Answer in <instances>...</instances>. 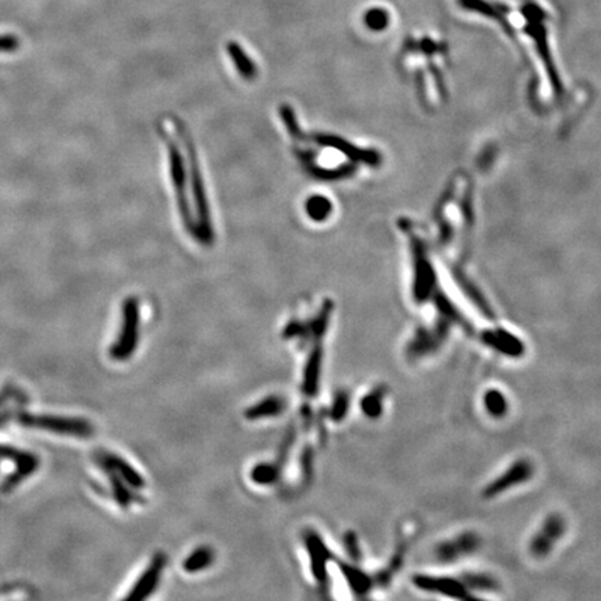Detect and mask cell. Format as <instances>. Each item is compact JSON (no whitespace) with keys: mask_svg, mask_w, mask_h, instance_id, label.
Returning a JSON list of instances; mask_svg holds the SVG:
<instances>
[{"mask_svg":"<svg viewBox=\"0 0 601 601\" xmlns=\"http://www.w3.org/2000/svg\"><path fill=\"white\" fill-rule=\"evenodd\" d=\"M159 133L166 148L170 186L181 225L196 242L210 245L214 240L213 220L192 138L180 118L173 116L160 120Z\"/></svg>","mask_w":601,"mask_h":601,"instance_id":"obj_1","label":"cell"},{"mask_svg":"<svg viewBox=\"0 0 601 601\" xmlns=\"http://www.w3.org/2000/svg\"><path fill=\"white\" fill-rule=\"evenodd\" d=\"M280 116L298 163L316 180L329 181L347 177L355 164L370 160L369 152L359 151L342 138L322 133H307L298 124L291 106L283 105Z\"/></svg>","mask_w":601,"mask_h":601,"instance_id":"obj_2","label":"cell"},{"mask_svg":"<svg viewBox=\"0 0 601 601\" xmlns=\"http://www.w3.org/2000/svg\"><path fill=\"white\" fill-rule=\"evenodd\" d=\"M140 341V304L137 298L125 299L123 307L121 330L110 350V355L116 361H125L130 358Z\"/></svg>","mask_w":601,"mask_h":601,"instance_id":"obj_3","label":"cell"},{"mask_svg":"<svg viewBox=\"0 0 601 601\" xmlns=\"http://www.w3.org/2000/svg\"><path fill=\"white\" fill-rule=\"evenodd\" d=\"M20 424L27 427L44 429L48 432L77 436V437H90L92 435V426L82 419L59 418V416H40V415H21L18 418Z\"/></svg>","mask_w":601,"mask_h":601,"instance_id":"obj_4","label":"cell"},{"mask_svg":"<svg viewBox=\"0 0 601 601\" xmlns=\"http://www.w3.org/2000/svg\"><path fill=\"white\" fill-rule=\"evenodd\" d=\"M413 583L422 591L437 593L452 598H476L470 589L468 574L461 576H437V575H416Z\"/></svg>","mask_w":601,"mask_h":601,"instance_id":"obj_5","label":"cell"},{"mask_svg":"<svg viewBox=\"0 0 601 601\" xmlns=\"http://www.w3.org/2000/svg\"><path fill=\"white\" fill-rule=\"evenodd\" d=\"M533 475H535V466L529 459L526 458L517 459L513 463H511L502 474L496 476L494 481H491L483 489V496L486 498H496L509 491V489H513L529 482L533 478Z\"/></svg>","mask_w":601,"mask_h":601,"instance_id":"obj_6","label":"cell"},{"mask_svg":"<svg viewBox=\"0 0 601 601\" xmlns=\"http://www.w3.org/2000/svg\"><path fill=\"white\" fill-rule=\"evenodd\" d=\"M567 532V522L560 513H552L544 520L539 530L529 541V551L535 558L547 557L560 543Z\"/></svg>","mask_w":601,"mask_h":601,"instance_id":"obj_7","label":"cell"},{"mask_svg":"<svg viewBox=\"0 0 601 601\" xmlns=\"http://www.w3.org/2000/svg\"><path fill=\"white\" fill-rule=\"evenodd\" d=\"M481 547V537L475 532H463L442 541L436 548V558L440 563L450 564L474 554Z\"/></svg>","mask_w":601,"mask_h":601,"instance_id":"obj_8","label":"cell"},{"mask_svg":"<svg viewBox=\"0 0 601 601\" xmlns=\"http://www.w3.org/2000/svg\"><path fill=\"white\" fill-rule=\"evenodd\" d=\"M164 564H166V557L163 554L155 555L148 570L141 575V578L134 585L130 594L127 596V600H142L146 598L149 594H152L160 580Z\"/></svg>","mask_w":601,"mask_h":601,"instance_id":"obj_9","label":"cell"},{"mask_svg":"<svg viewBox=\"0 0 601 601\" xmlns=\"http://www.w3.org/2000/svg\"><path fill=\"white\" fill-rule=\"evenodd\" d=\"M482 341L491 350L512 358L522 355L525 350L520 338L504 330H489L482 335Z\"/></svg>","mask_w":601,"mask_h":601,"instance_id":"obj_10","label":"cell"},{"mask_svg":"<svg viewBox=\"0 0 601 601\" xmlns=\"http://www.w3.org/2000/svg\"><path fill=\"white\" fill-rule=\"evenodd\" d=\"M307 548L311 555L312 571L315 578L319 582H326V576H327L326 565L327 561L330 560V552L327 547L316 533H309L307 536Z\"/></svg>","mask_w":601,"mask_h":601,"instance_id":"obj_11","label":"cell"},{"mask_svg":"<svg viewBox=\"0 0 601 601\" xmlns=\"http://www.w3.org/2000/svg\"><path fill=\"white\" fill-rule=\"evenodd\" d=\"M105 465L106 468H109L110 470H113L114 474L127 485H130L134 489H142L144 487V479L142 476L138 474V472L128 465L125 461L120 459L116 455H106L105 458Z\"/></svg>","mask_w":601,"mask_h":601,"instance_id":"obj_12","label":"cell"},{"mask_svg":"<svg viewBox=\"0 0 601 601\" xmlns=\"http://www.w3.org/2000/svg\"><path fill=\"white\" fill-rule=\"evenodd\" d=\"M320 368H322V351L320 348H316L311 354L304 373V393L309 397H314L318 393L319 379L322 372Z\"/></svg>","mask_w":601,"mask_h":601,"instance_id":"obj_13","label":"cell"},{"mask_svg":"<svg viewBox=\"0 0 601 601\" xmlns=\"http://www.w3.org/2000/svg\"><path fill=\"white\" fill-rule=\"evenodd\" d=\"M284 407H285L284 400L273 396V397H268V398L262 400L261 402H257L253 407H251L246 411L245 416L249 420H256V419H262V418H272V416H276V415L281 413Z\"/></svg>","mask_w":601,"mask_h":601,"instance_id":"obj_14","label":"cell"},{"mask_svg":"<svg viewBox=\"0 0 601 601\" xmlns=\"http://www.w3.org/2000/svg\"><path fill=\"white\" fill-rule=\"evenodd\" d=\"M341 570H342V574L346 575V578H347V580H348V583L355 594L365 596L370 591V589L373 586V579H370L365 572L359 571L358 568L350 567L347 564H341Z\"/></svg>","mask_w":601,"mask_h":601,"instance_id":"obj_15","label":"cell"},{"mask_svg":"<svg viewBox=\"0 0 601 601\" xmlns=\"http://www.w3.org/2000/svg\"><path fill=\"white\" fill-rule=\"evenodd\" d=\"M229 55L233 60V63L235 64L237 71L240 73L241 77H244V79H253L256 75V67L253 64V62L249 59V56L244 52V49H241V47L238 44H230L229 45Z\"/></svg>","mask_w":601,"mask_h":601,"instance_id":"obj_16","label":"cell"},{"mask_svg":"<svg viewBox=\"0 0 601 601\" xmlns=\"http://www.w3.org/2000/svg\"><path fill=\"white\" fill-rule=\"evenodd\" d=\"M213 560H214V554L212 548L199 547L191 555H188V558L184 561V570L186 572L195 574L206 570L213 563Z\"/></svg>","mask_w":601,"mask_h":601,"instance_id":"obj_17","label":"cell"},{"mask_svg":"<svg viewBox=\"0 0 601 601\" xmlns=\"http://www.w3.org/2000/svg\"><path fill=\"white\" fill-rule=\"evenodd\" d=\"M483 404H485L487 413L493 418H497V419L504 418L507 415L508 407H509L508 400L504 396V393L497 390V389H491L485 394Z\"/></svg>","mask_w":601,"mask_h":601,"instance_id":"obj_18","label":"cell"},{"mask_svg":"<svg viewBox=\"0 0 601 601\" xmlns=\"http://www.w3.org/2000/svg\"><path fill=\"white\" fill-rule=\"evenodd\" d=\"M331 207H333L331 202L326 196H322V195L311 196L305 205L307 214L311 220H315V222L326 220L330 216Z\"/></svg>","mask_w":601,"mask_h":601,"instance_id":"obj_19","label":"cell"},{"mask_svg":"<svg viewBox=\"0 0 601 601\" xmlns=\"http://www.w3.org/2000/svg\"><path fill=\"white\" fill-rule=\"evenodd\" d=\"M384 394L385 392L383 389H374L370 394L363 397L361 402V408L366 416L379 418L381 415Z\"/></svg>","mask_w":601,"mask_h":601,"instance_id":"obj_20","label":"cell"},{"mask_svg":"<svg viewBox=\"0 0 601 601\" xmlns=\"http://www.w3.org/2000/svg\"><path fill=\"white\" fill-rule=\"evenodd\" d=\"M279 476V469L272 463H259L252 470L251 478L257 485H272Z\"/></svg>","mask_w":601,"mask_h":601,"instance_id":"obj_21","label":"cell"},{"mask_svg":"<svg viewBox=\"0 0 601 601\" xmlns=\"http://www.w3.org/2000/svg\"><path fill=\"white\" fill-rule=\"evenodd\" d=\"M350 407V397L347 393H340L335 397V401L333 404V409H331V418L334 420H341L347 415Z\"/></svg>","mask_w":601,"mask_h":601,"instance_id":"obj_22","label":"cell"},{"mask_svg":"<svg viewBox=\"0 0 601 601\" xmlns=\"http://www.w3.org/2000/svg\"><path fill=\"white\" fill-rule=\"evenodd\" d=\"M20 47V42L14 35H0V52H14Z\"/></svg>","mask_w":601,"mask_h":601,"instance_id":"obj_23","label":"cell"},{"mask_svg":"<svg viewBox=\"0 0 601 601\" xmlns=\"http://www.w3.org/2000/svg\"><path fill=\"white\" fill-rule=\"evenodd\" d=\"M366 24L372 28L380 29L383 25H385V13H383L381 10H372L366 16Z\"/></svg>","mask_w":601,"mask_h":601,"instance_id":"obj_24","label":"cell"},{"mask_svg":"<svg viewBox=\"0 0 601 601\" xmlns=\"http://www.w3.org/2000/svg\"><path fill=\"white\" fill-rule=\"evenodd\" d=\"M347 544H348V551L351 552V555H353L354 558L359 557V548H358L357 537H355L353 533H350V535L347 536Z\"/></svg>","mask_w":601,"mask_h":601,"instance_id":"obj_25","label":"cell"}]
</instances>
